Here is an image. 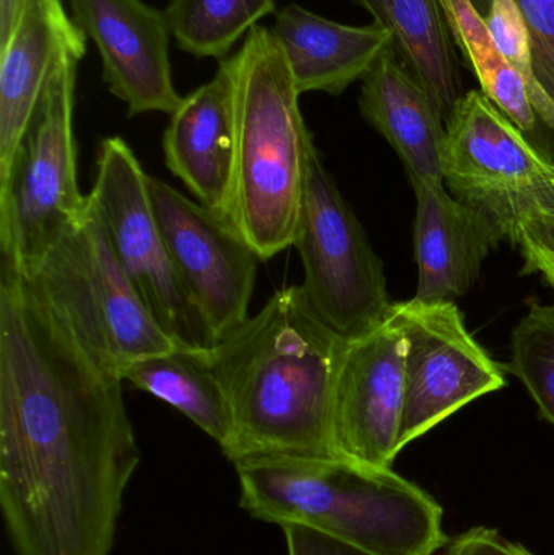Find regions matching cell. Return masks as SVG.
<instances>
[{
  "label": "cell",
  "instance_id": "1",
  "mask_svg": "<svg viewBox=\"0 0 554 555\" xmlns=\"http://www.w3.org/2000/svg\"><path fill=\"white\" fill-rule=\"evenodd\" d=\"M139 443L123 378L0 262V511L15 555H111Z\"/></svg>",
  "mask_w": 554,
  "mask_h": 555
},
{
  "label": "cell",
  "instance_id": "2",
  "mask_svg": "<svg viewBox=\"0 0 554 555\" xmlns=\"http://www.w3.org/2000/svg\"><path fill=\"white\" fill-rule=\"evenodd\" d=\"M345 345L312 312L301 287L288 286L211 346L233 420L223 455L233 465L253 456L342 459L334 393Z\"/></svg>",
  "mask_w": 554,
  "mask_h": 555
},
{
  "label": "cell",
  "instance_id": "3",
  "mask_svg": "<svg viewBox=\"0 0 554 555\" xmlns=\"http://www.w3.org/2000/svg\"><path fill=\"white\" fill-rule=\"evenodd\" d=\"M234 468L240 507L256 520L306 525L371 555H435L449 543L441 505L392 468L298 456H253Z\"/></svg>",
  "mask_w": 554,
  "mask_h": 555
},
{
  "label": "cell",
  "instance_id": "4",
  "mask_svg": "<svg viewBox=\"0 0 554 555\" xmlns=\"http://www.w3.org/2000/svg\"><path fill=\"white\" fill-rule=\"evenodd\" d=\"M227 61L234 127L227 218L267 262L295 246L314 137L272 29H250Z\"/></svg>",
  "mask_w": 554,
  "mask_h": 555
},
{
  "label": "cell",
  "instance_id": "5",
  "mask_svg": "<svg viewBox=\"0 0 554 555\" xmlns=\"http://www.w3.org/2000/svg\"><path fill=\"white\" fill-rule=\"evenodd\" d=\"M23 276L81 345L116 374L126 362L179 346L137 296L90 198L83 214Z\"/></svg>",
  "mask_w": 554,
  "mask_h": 555
},
{
  "label": "cell",
  "instance_id": "6",
  "mask_svg": "<svg viewBox=\"0 0 554 555\" xmlns=\"http://www.w3.org/2000/svg\"><path fill=\"white\" fill-rule=\"evenodd\" d=\"M68 52L0 182V262L26 275L88 205L78 188L74 96L78 62Z\"/></svg>",
  "mask_w": 554,
  "mask_h": 555
},
{
  "label": "cell",
  "instance_id": "7",
  "mask_svg": "<svg viewBox=\"0 0 554 555\" xmlns=\"http://www.w3.org/2000/svg\"><path fill=\"white\" fill-rule=\"evenodd\" d=\"M305 267L299 284L312 312L344 339L386 320L392 300L383 260L353 208L338 191L318 146L312 145L295 246Z\"/></svg>",
  "mask_w": 554,
  "mask_h": 555
},
{
  "label": "cell",
  "instance_id": "8",
  "mask_svg": "<svg viewBox=\"0 0 554 555\" xmlns=\"http://www.w3.org/2000/svg\"><path fill=\"white\" fill-rule=\"evenodd\" d=\"M146 175L120 137L100 143L90 198L117 262L153 319L176 343L207 349L217 345L204 317L176 272L150 201Z\"/></svg>",
  "mask_w": 554,
  "mask_h": 555
},
{
  "label": "cell",
  "instance_id": "9",
  "mask_svg": "<svg viewBox=\"0 0 554 555\" xmlns=\"http://www.w3.org/2000/svg\"><path fill=\"white\" fill-rule=\"evenodd\" d=\"M442 175L459 201L501 223L507 240L523 215L554 211V165L481 90H471L446 122Z\"/></svg>",
  "mask_w": 554,
  "mask_h": 555
},
{
  "label": "cell",
  "instance_id": "10",
  "mask_svg": "<svg viewBox=\"0 0 554 555\" xmlns=\"http://www.w3.org/2000/svg\"><path fill=\"white\" fill-rule=\"evenodd\" d=\"M389 313L407 343L400 450L465 404L506 387L507 365L478 345L451 300L413 297L394 302Z\"/></svg>",
  "mask_w": 554,
  "mask_h": 555
},
{
  "label": "cell",
  "instance_id": "11",
  "mask_svg": "<svg viewBox=\"0 0 554 555\" xmlns=\"http://www.w3.org/2000/svg\"><path fill=\"white\" fill-rule=\"evenodd\" d=\"M146 184L176 272L218 343L249 319L262 260L223 215L162 179Z\"/></svg>",
  "mask_w": 554,
  "mask_h": 555
},
{
  "label": "cell",
  "instance_id": "12",
  "mask_svg": "<svg viewBox=\"0 0 554 555\" xmlns=\"http://www.w3.org/2000/svg\"><path fill=\"white\" fill-rule=\"evenodd\" d=\"M405 349L390 313L345 345L334 393V437L342 459L392 468L402 452Z\"/></svg>",
  "mask_w": 554,
  "mask_h": 555
},
{
  "label": "cell",
  "instance_id": "13",
  "mask_svg": "<svg viewBox=\"0 0 554 555\" xmlns=\"http://www.w3.org/2000/svg\"><path fill=\"white\" fill-rule=\"evenodd\" d=\"M70 10L96 46L103 80L130 117L178 109L182 96L172 83L165 12L142 0H70Z\"/></svg>",
  "mask_w": 554,
  "mask_h": 555
},
{
  "label": "cell",
  "instance_id": "14",
  "mask_svg": "<svg viewBox=\"0 0 554 555\" xmlns=\"http://www.w3.org/2000/svg\"><path fill=\"white\" fill-rule=\"evenodd\" d=\"M85 51L87 36L61 0H26L9 41L0 46V182L65 55Z\"/></svg>",
  "mask_w": 554,
  "mask_h": 555
},
{
  "label": "cell",
  "instance_id": "15",
  "mask_svg": "<svg viewBox=\"0 0 554 555\" xmlns=\"http://www.w3.org/2000/svg\"><path fill=\"white\" fill-rule=\"evenodd\" d=\"M416 195V299L451 300L465 296L477 283L481 266L507 240L494 218L445 189V181L410 179Z\"/></svg>",
  "mask_w": 554,
  "mask_h": 555
},
{
  "label": "cell",
  "instance_id": "16",
  "mask_svg": "<svg viewBox=\"0 0 554 555\" xmlns=\"http://www.w3.org/2000/svg\"><path fill=\"white\" fill-rule=\"evenodd\" d=\"M233 80L227 59L182 98L163 137L166 168L204 207L227 217L233 168Z\"/></svg>",
  "mask_w": 554,
  "mask_h": 555
},
{
  "label": "cell",
  "instance_id": "17",
  "mask_svg": "<svg viewBox=\"0 0 554 555\" xmlns=\"http://www.w3.org/2000/svg\"><path fill=\"white\" fill-rule=\"evenodd\" d=\"M270 29L299 94L344 93L355 81L363 80L394 46L390 33L376 23L344 25L295 3L275 13Z\"/></svg>",
  "mask_w": 554,
  "mask_h": 555
},
{
  "label": "cell",
  "instance_id": "18",
  "mask_svg": "<svg viewBox=\"0 0 554 555\" xmlns=\"http://www.w3.org/2000/svg\"><path fill=\"white\" fill-rule=\"evenodd\" d=\"M361 85V114L390 143L410 179L445 181L446 120L435 98L390 46Z\"/></svg>",
  "mask_w": 554,
  "mask_h": 555
},
{
  "label": "cell",
  "instance_id": "19",
  "mask_svg": "<svg viewBox=\"0 0 554 555\" xmlns=\"http://www.w3.org/2000/svg\"><path fill=\"white\" fill-rule=\"evenodd\" d=\"M208 349L179 345L126 362L117 375L184 414L224 452L231 442L233 420L227 390Z\"/></svg>",
  "mask_w": 554,
  "mask_h": 555
},
{
  "label": "cell",
  "instance_id": "20",
  "mask_svg": "<svg viewBox=\"0 0 554 555\" xmlns=\"http://www.w3.org/2000/svg\"><path fill=\"white\" fill-rule=\"evenodd\" d=\"M392 36L394 49L448 122L462 93L455 44L439 0H353Z\"/></svg>",
  "mask_w": 554,
  "mask_h": 555
},
{
  "label": "cell",
  "instance_id": "21",
  "mask_svg": "<svg viewBox=\"0 0 554 555\" xmlns=\"http://www.w3.org/2000/svg\"><path fill=\"white\" fill-rule=\"evenodd\" d=\"M439 3L452 41L474 70L485 96L526 135L537 137L543 126L529 87L498 48L474 0H439Z\"/></svg>",
  "mask_w": 554,
  "mask_h": 555
},
{
  "label": "cell",
  "instance_id": "22",
  "mask_svg": "<svg viewBox=\"0 0 554 555\" xmlns=\"http://www.w3.org/2000/svg\"><path fill=\"white\" fill-rule=\"evenodd\" d=\"M165 13L182 51L223 61L276 5L275 0H171Z\"/></svg>",
  "mask_w": 554,
  "mask_h": 555
},
{
  "label": "cell",
  "instance_id": "23",
  "mask_svg": "<svg viewBox=\"0 0 554 555\" xmlns=\"http://www.w3.org/2000/svg\"><path fill=\"white\" fill-rule=\"evenodd\" d=\"M513 372L554 426V304L532 302L511 338Z\"/></svg>",
  "mask_w": 554,
  "mask_h": 555
},
{
  "label": "cell",
  "instance_id": "24",
  "mask_svg": "<svg viewBox=\"0 0 554 555\" xmlns=\"http://www.w3.org/2000/svg\"><path fill=\"white\" fill-rule=\"evenodd\" d=\"M510 240L523 254V275H540L554 287V211L537 208L523 215Z\"/></svg>",
  "mask_w": 554,
  "mask_h": 555
},
{
  "label": "cell",
  "instance_id": "25",
  "mask_svg": "<svg viewBox=\"0 0 554 555\" xmlns=\"http://www.w3.org/2000/svg\"><path fill=\"white\" fill-rule=\"evenodd\" d=\"M526 20L537 80L554 103V0H516Z\"/></svg>",
  "mask_w": 554,
  "mask_h": 555
},
{
  "label": "cell",
  "instance_id": "26",
  "mask_svg": "<svg viewBox=\"0 0 554 555\" xmlns=\"http://www.w3.org/2000/svg\"><path fill=\"white\" fill-rule=\"evenodd\" d=\"M280 528L288 555H371L306 525L285 524Z\"/></svg>",
  "mask_w": 554,
  "mask_h": 555
},
{
  "label": "cell",
  "instance_id": "27",
  "mask_svg": "<svg viewBox=\"0 0 554 555\" xmlns=\"http://www.w3.org/2000/svg\"><path fill=\"white\" fill-rule=\"evenodd\" d=\"M446 555H536L493 528L477 527L449 541Z\"/></svg>",
  "mask_w": 554,
  "mask_h": 555
},
{
  "label": "cell",
  "instance_id": "28",
  "mask_svg": "<svg viewBox=\"0 0 554 555\" xmlns=\"http://www.w3.org/2000/svg\"><path fill=\"white\" fill-rule=\"evenodd\" d=\"M26 0H0V46L9 41Z\"/></svg>",
  "mask_w": 554,
  "mask_h": 555
}]
</instances>
